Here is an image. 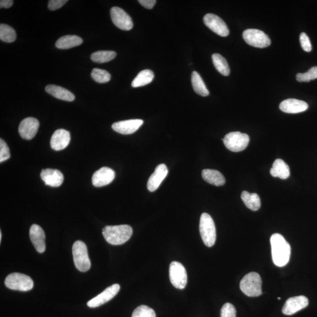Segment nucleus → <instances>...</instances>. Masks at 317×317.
<instances>
[{
	"label": "nucleus",
	"instance_id": "26",
	"mask_svg": "<svg viewBox=\"0 0 317 317\" xmlns=\"http://www.w3.org/2000/svg\"><path fill=\"white\" fill-rule=\"evenodd\" d=\"M241 198L248 209L253 211H257L260 209L261 201L259 196L257 194L243 191L241 193Z\"/></svg>",
	"mask_w": 317,
	"mask_h": 317
},
{
	"label": "nucleus",
	"instance_id": "11",
	"mask_svg": "<svg viewBox=\"0 0 317 317\" xmlns=\"http://www.w3.org/2000/svg\"><path fill=\"white\" fill-rule=\"evenodd\" d=\"M204 23L212 31L221 37L229 36V30L226 24L221 18L213 14H207L203 18Z\"/></svg>",
	"mask_w": 317,
	"mask_h": 317
},
{
	"label": "nucleus",
	"instance_id": "3",
	"mask_svg": "<svg viewBox=\"0 0 317 317\" xmlns=\"http://www.w3.org/2000/svg\"><path fill=\"white\" fill-rule=\"evenodd\" d=\"M262 280L260 276L256 272L245 275L240 284L241 290L248 297H259L262 294Z\"/></svg>",
	"mask_w": 317,
	"mask_h": 317
},
{
	"label": "nucleus",
	"instance_id": "13",
	"mask_svg": "<svg viewBox=\"0 0 317 317\" xmlns=\"http://www.w3.org/2000/svg\"><path fill=\"white\" fill-rule=\"evenodd\" d=\"M120 285L118 284L110 286L106 288L102 293L89 301L87 305L91 308H96L103 305L117 296L118 292L120 290Z\"/></svg>",
	"mask_w": 317,
	"mask_h": 317
},
{
	"label": "nucleus",
	"instance_id": "22",
	"mask_svg": "<svg viewBox=\"0 0 317 317\" xmlns=\"http://www.w3.org/2000/svg\"><path fill=\"white\" fill-rule=\"evenodd\" d=\"M45 91L54 97L68 102H72L75 96L72 92L63 87L55 85H49L46 86Z\"/></svg>",
	"mask_w": 317,
	"mask_h": 317
},
{
	"label": "nucleus",
	"instance_id": "30",
	"mask_svg": "<svg viewBox=\"0 0 317 317\" xmlns=\"http://www.w3.org/2000/svg\"><path fill=\"white\" fill-rule=\"evenodd\" d=\"M117 53L113 51H99L93 53L91 60L96 63H108L116 57Z\"/></svg>",
	"mask_w": 317,
	"mask_h": 317
},
{
	"label": "nucleus",
	"instance_id": "19",
	"mask_svg": "<svg viewBox=\"0 0 317 317\" xmlns=\"http://www.w3.org/2000/svg\"><path fill=\"white\" fill-rule=\"evenodd\" d=\"M30 237L34 247L39 253L45 251V235L43 229L39 225H33L30 230Z\"/></svg>",
	"mask_w": 317,
	"mask_h": 317
},
{
	"label": "nucleus",
	"instance_id": "31",
	"mask_svg": "<svg viewBox=\"0 0 317 317\" xmlns=\"http://www.w3.org/2000/svg\"><path fill=\"white\" fill-rule=\"evenodd\" d=\"M16 33L14 29L7 24L0 25V39L1 41L10 43L16 40Z\"/></svg>",
	"mask_w": 317,
	"mask_h": 317
},
{
	"label": "nucleus",
	"instance_id": "38",
	"mask_svg": "<svg viewBox=\"0 0 317 317\" xmlns=\"http://www.w3.org/2000/svg\"><path fill=\"white\" fill-rule=\"evenodd\" d=\"M67 0H50L48 2V8L52 11L57 10L66 4Z\"/></svg>",
	"mask_w": 317,
	"mask_h": 317
},
{
	"label": "nucleus",
	"instance_id": "8",
	"mask_svg": "<svg viewBox=\"0 0 317 317\" xmlns=\"http://www.w3.org/2000/svg\"><path fill=\"white\" fill-rule=\"evenodd\" d=\"M243 38L248 45L254 47L264 48L271 44L268 36L259 30L248 29L243 33Z\"/></svg>",
	"mask_w": 317,
	"mask_h": 317
},
{
	"label": "nucleus",
	"instance_id": "29",
	"mask_svg": "<svg viewBox=\"0 0 317 317\" xmlns=\"http://www.w3.org/2000/svg\"><path fill=\"white\" fill-rule=\"evenodd\" d=\"M212 61L214 67L219 73L224 76H229L231 70H230L228 62L223 56L219 54H214L212 55Z\"/></svg>",
	"mask_w": 317,
	"mask_h": 317
},
{
	"label": "nucleus",
	"instance_id": "1",
	"mask_svg": "<svg viewBox=\"0 0 317 317\" xmlns=\"http://www.w3.org/2000/svg\"><path fill=\"white\" fill-rule=\"evenodd\" d=\"M273 263L278 267L287 264L291 256V246L283 236L278 233L273 235L270 239Z\"/></svg>",
	"mask_w": 317,
	"mask_h": 317
},
{
	"label": "nucleus",
	"instance_id": "20",
	"mask_svg": "<svg viewBox=\"0 0 317 317\" xmlns=\"http://www.w3.org/2000/svg\"><path fill=\"white\" fill-rule=\"evenodd\" d=\"M40 176L45 184L51 187H59L63 184L64 179L63 174L57 169H43Z\"/></svg>",
	"mask_w": 317,
	"mask_h": 317
},
{
	"label": "nucleus",
	"instance_id": "32",
	"mask_svg": "<svg viewBox=\"0 0 317 317\" xmlns=\"http://www.w3.org/2000/svg\"><path fill=\"white\" fill-rule=\"evenodd\" d=\"M92 79L96 82L104 83L110 81L111 79V76L107 71L94 68L91 73Z\"/></svg>",
	"mask_w": 317,
	"mask_h": 317
},
{
	"label": "nucleus",
	"instance_id": "12",
	"mask_svg": "<svg viewBox=\"0 0 317 317\" xmlns=\"http://www.w3.org/2000/svg\"><path fill=\"white\" fill-rule=\"evenodd\" d=\"M40 126L39 121L36 118L29 117L21 121L18 132L21 138L31 140L35 137Z\"/></svg>",
	"mask_w": 317,
	"mask_h": 317
},
{
	"label": "nucleus",
	"instance_id": "6",
	"mask_svg": "<svg viewBox=\"0 0 317 317\" xmlns=\"http://www.w3.org/2000/svg\"><path fill=\"white\" fill-rule=\"evenodd\" d=\"M5 285L11 290L28 291L32 290L34 282L29 276L19 273H14L6 277Z\"/></svg>",
	"mask_w": 317,
	"mask_h": 317
},
{
	"label": "nucleus",
	"instance_id": "28",
	"mask_svg": "<svg viewBox=\"0 0 317 317\" xmlns=\"http://www.w3.org/2000/svg\"><path fill=\"white\" fill-rule=\"evenodd\" d=\"M192 83L193 88L198 95L202 96H207L209 95V90L205 85L203 79L200 75L196 71H194L192 74Z\"/></svg>",
	"mask_w": 317,
	"mask_h": 317
},
{
	"label": "nucleus",
	"instance_id": "27",
	"mask_svg": "<svg viewBox=\"0 0 317 317\" xmlns=\"http://www.w3.org/2000/svg\"><path fill=\"white\" fill-rule=\"evenodd\" d=\"M154 79L153 71L149 70H145L140 72L132 82L133 88H138L147 85L152 82Z\"/></svg>",
	"mask_w": 317,
	"mask_h": 317
},
{
	"label": "nucleus",
	"instance_id": "7",
	"mask_svg": "<svg viewBox=\"0 0 317 317\" xmlns=\"http://www.w3.org/2000/svg\"><path fill=\"white\" fill-rule=\"evenodd\" d=\"M224 144L229 150L238 152L244 150L250 142V138L245 133L233 132L228 133L223 139Z\"/></svg>",
	"mask_w": 317,
	"mask_h": 317
},
{
	"label": "nucleus",
	"instance_id": "21",
	"mask_svg": "<svg viewBox=\"0 0 317 317\" xmlns=\"http://www.w3.org/2000/svg\"><path fill=\"white\" fill-rule=\"evenodd\" d=\"M309 105L306 102L296 99H287L281 102L279 109L284 113L298 114L307 110Z\"/></svg>",
	"mask_w": 317,
	"mask_h": 317
},
{
	"label": "nucleus",
	"instance_id": "39",
	"mask_svg": "<svg viewBox=\"0 0 317 317\" xmlns=\"http://www.w3.org/2000/svg\"><path fill=\"white\" fill-rule=\"evenodd\" d=\"M138 2L143 7L147 9H152L156 4L157 1L155 0H139Z\"/></svg>",
	"mask_w": 317,
	"mask_h": 317
},
{
	"label": "nucleus",
	"instance_id": "41",
	"mask_svg": "<svg viewBox=\"0 0 317 317\" xmlns=\"http://www.w3.org/2000/svg\"><path fill=\"white\" fill-rule=\"evenodd\" d=\"M1 239H2V233L1 232H0V241H1Z\"/></svg>",
	"mask_w": 317,
	"mask_h": 317
},
{
	"label": "nucleus",
	"instance_id": "34",
	"mask_svg": "<svg viewBox=\"0 0 317 317\" xmlns=\"http://www.w3.org/2000/svg\"><path fill=\"white\" fill-rule=\"evenodd\" d=\"M132 317H156V314L150 307L143 305L136 308Z\"/></svg>",
	"mask_w": 317,
	"mask_h": 317
},
{
	"label": "nucleus",
	"instance_id": "17",
	"mask_svg": "<svg viewBox=\"0 0 317 317\" xmlns=\"http://www.w3.org/2000/svg\"><path fill=\"white\" fill-rule=\"evenodd\" d=\"M167 174H168V169L166 164H158L148 180L147 184L148 190L151 192L156 191L166 178Z\"/></svg>",
	"mask_w": 317,
	"mask_h": 317
},
{
	"label": "nucleus",
	"instance_id": "25",
	"mask_svg": "<svg viewBox=\"0 0 317 317\" xmlns=\"http://www.w3.org/2000/svg\"><path fill=\"white\" fill-rule=\"evenodd\" d=\"M83 40L77 36H65L59 39L55 43L56 47L61 49H70L82 44Z\"/></svg>",
	"mask_w": 317,
	"mask_h": 317
},
{
	"label": "nucleus",
	"instance_id": "9",
	"mask_svg": "<svg viewBox=\"0 0 317 317\" xmlns=\"http://www.w3.org/2000/svg\"><path fill=\"white\" fill-rule=\"evenodd\" d=\"M169 277L171 283L177 288L184 289L187 284V273L184 266L178 262L170 263Z\"/></svg>",
	"mask_w": 317,
	"mask_h": 317
},
{
	"label": "nucleus",
	"instance_id": "4",
	"mask_svg": "<svg viewBox=\"0 0 317 317\" xmlns=\"http://www.w3.org/2000/svg\"><path fill=\"white\" fill-rule=\"evenodd\" d=\"M199 229L204 244L209 247H212L216 240V231L213 220L209 214L204 213L201 214Z\"/></svg>",
	"mask_w": 317,
	"mask_h": 317
},
{
	"label": "nucleus",
	"instance_id": "35",
	"mask_svg": "<svg viewBox=\"0 0 317 317\" xmlns=\"http://www.w3.org/2000/svg\"><path fill=\"white\" fill-rule=\"evenodd\" d=\"M11 157L10 149L4 140L0 139V162L8 159Z\"/></svg>",
	"mask_w": 317,
	"mask_h": 317
},
{
	"label": "nucleus",
	"instance_id": "40",
	"mask_svg": "<svg viewBox=\"0 0 317 317\" xmlns=\"http://www.w3.org/2000/svg\"><path fill=\"white\" fill-rule=\"evenodd\" d=\"M13 2L14 1H12V0H1V1H0V7H1V8H10L11 6L13 5Z\"/></svg>",
	"mask_w": 317,
	"mask_h": 317
},
{
	"label": "nucleus",
	"instance_id": "5",
	"mask_svg": "<svg viewBox=\"0 0 317 317\" xmlns=\"http://www.w3.org/2000/svg\"><path fill=\"white\" fill-rule=\"evenodd\" d=\"M74 262L76 268L81 272H86L91 268L88 250L86 244L82 241L75 242L73 246Z\"/></svg>",
	"mask_w": 317,
	"mask_h": 317
},
{
	"label": "nucleus",
	"instance_id": "15",
	"mask_svg": "<svg viewBox=\"0 0 317 317\" xmlns=\"http://www.w3.org/2000/svg\"><path fill=\"white\" fill-rule=\"evenodd\" d=\"M116 178V172L108 167H101L92 176V184L95 187H102L107 186L113 181Z\"/></svg>",
	"mask_w": 317,
	"mask_h": 317
},
{
	"label": "nucleus",
	"instance_id": "18",
	"mask_svg": "<svg viewBox=\"0 0 317 317\" xmlns=\"http://www.w3.org/2000/svg\"><path fill=\"white\" fill-rule=\"evenodd\" d=\"M71 136L70 132L63 129L56 130L52 136L50 144L55 151H61L66 148L70 144Z\"/></svg>",
	"mask_w": 317,
	"mask_h": 317
},
{
	"label": "nucleus",
	"instance_id": "14",
	"mask_svg": "<svg viewBox=\"0 0 317 317\" xmlns=\"http://www.w3.org/2000/svg\"><path fill=\"white\" fill-rule=\"evenodd\" d=\"M309 300L304 296L291 297L286 301L282 312L285 315L291 316L309 305Z\"/></svg>",
	"mask_w": 317,
	"mask_h": 317
},
{
	"label": "nucleus",
	"instance_id": "33",
	"mask_svg": "<svg viewBox=\"0 0 317 317\" xmlns=\"http://www.w3.org/2000/svg\"><path fill=\"white\" fill-rule=\"evenodd\" d=\"M298 82H310V80L317 79V67H313L306 73H298L296 76Z\"/></svg>",
	"mask_w": 317,
	"mask_h": 317
},
{
	"label": "nucleus",
	"instance_id": "2",
	"mask_svg": "<svg viewBox=\"0 0 317 317\" xmlns=\"http://www.w3.org/2000/svg\"><path fill=\"white\" fill-rule=\"evenodd\" d=\"M133 230L127 225L107 226L102 230L105 240L112 245L123 244L131 238Z\"/></svg>",
	"mask_w": 317,
	"mask_h": 317
},
{
	"label": "nucleus",
	"instance_id": "24",
	"mask_svg": "<svg viewBox=\"0 0 317 317\" xmlns=\"http://www.w3.org/2000/svg\"><path fill=\"white\" fill-rule=\"evenodd\" d=\"M201 175L205 181L216 186H223L226 182L225 177L216 170L204 169Z\"/></svg>",
	"mask_w": 317,
	"mask_h": 317
},
{
	"label": "nucleus",
	"instance_id": "23",
	"mask_svg": "<svg viewBox=\"0 0 317 317\" xmlns=\"http://www.w3.org/2000/svg\"><path fill=\"white\" fill-rule=\"evenodd\" d=\"M270 174L275 178L278 177L281 179H286L290 175V168L284 160L277 158L273 163Z\"/></svg>",
	"mask_w": 317,
	"mask_h": 317
},
{
	"label": "nucleus",
	"instance_id": "36",
	"mask_svg": "<svg viewBox=\"0 0 317 317\" xmlns=\"http://www.w3.org/2000/svg\"><path fill=\"white\" fill-rule=\"evenodd\" d=\"M221 317H236V310L234 306L231 303L224 304L220 312Z\"/></svg>",
	"mask_w": 317,
	"mask_h": 317
},
{
	"label": "nucleus",
	"instance_id": "37",
	"mask_svg": "<svg viewBox=\"0 0 317 317\" xmlns=\"http://www.w3.org/2000/svg\"><path fill=\"white\" fill-rule=\"evenodd\" d=\"M300 42L301 47L304 51L309 52L312 50V43H311L310 39L305 33H302L300 34Z\"/></svg>",
	"mask_w": 317,
	"mask_h": 317
},
{
	"label": "nucleus",
	"instance_id": "10",
	"mask_svg": "<svg viewBox=\"0 0 317 317\" xmlns=\"http://www.w3.org/2000/svg\"><path fill=\"white\" fill-rule=\"evenodd\" d=\"M111 17L115 26L124 31H129L133 26L131 17L122 8L114 7L111 9Z\"/></svg>",
	"mask_w": 317,
	"mask_h": 317
},
{
	"label": "nucleus",
	"instance_id": "16",
	"mask_svg": "<svg viewBox=\"0 0 317 317\" xmlns=\"http://www.w3.org/2000/svg\"><path fill=\"white\" fill-rule=\"evenodd\" d=\"M143 123L144 120L142 119L122 120L113 123L112 128L120 134L130 135L137 131Z\"/></svg>",
	"mask_w": 317,
	"mask_h": 317
},
{
	"label": "nucleus",
	"instance_id": "42",
	"mask_svg": "<svg viewBox=\"0 0 317 317\" xmlns=\"http://www.w3.org/2000/svg\"><path fill=\"white\" fill-rule=\"evenodd\" d=\"M278 300H280V299H281V298H280V297H278Z\"/></svg>",
	"mask_w": 317,
	"mask_h": 317
}]
</instances>
